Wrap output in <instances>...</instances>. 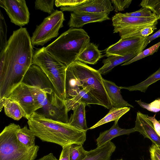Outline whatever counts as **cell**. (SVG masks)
I'll return each mask as SVG.
<instances>
[{
  "label": "cell",
  "instance_id": "38",
  "mask_svg": "<svg viewBox=\"0 0 160 160\" xmlns=\"http://www.w3.org/2000/svg\"><path fill=\"white\" fill-rule=\"evenodd\" d=\"M62 148L58 160H70V145Z\"/></svg>",
  "mask_w": 160,
  "mask_h": 160
},
{
  "label": "cell",
  "instance_id": "21",
  "mask_svg": "<svg viewBox=\"0 0 160 160\" xmlns=\"http://www.w3.org/2000/svg\"><path fill=\"white\" fill-rule=\"evenodd\" d=\"M86 105L81 102L73 108V113L71 115L68 123L79 129L86 131L89 129L87 125L85 117V108Z\"/></svg>",
  "mask_w": 160,
  "mask_h": 160
},
{
  "label": "cell",
  "instance_id": "32",
  "mask_svg": "<svg viewBox=\"0 0 160 160\" xmlns=\"http://www.w3.org/2000/svg\"><path fill=\"white\" fill-rule=\"evenodd\" d=\"M149 9L142 7L136 11L127 12L124 14L126 16L139 18H149L157 17L156 15Z\"/></svg>",
  "mask_w": 160,
  "mask_h": 160
},
{
  "label": "cell",
  "instance_id": "23",
  "mask_svg": "<svg viewBox=\"0 0 160 160\" xmlns=\"http://www.w3.org/2000/svg\"><path fill=\"white\" fill-rule=\"evenodd\" d=\"M102 51L92 43H89L79 56L77 60L81 62L95 64L102 57Z\"/></svg>",
  "mask_w": 160,
  "mask_h": 160
},
{
  "label": "cell",
  "instance_id": "19",
  "mask_svg": "<svg viewBox=\"0 0 160 160\" xmlns=\"http://www.w3.org/2000/svg\"><path fill=\"white\" fill-rule=\"evenodd\" d=\"M3 108L5 114L14 120L18 121L23 117L25 118V113L19 104L8 98L0 99V112Z\"/></svg>",
  "mask_w": 160,
  "mask_h": 160
},
{
  "label": "cell",
  "instance_id": "30",
  "mask_svg": "<svg viewBox=\"0 0 160 160\" xmlns=\"http://www.w3.org/2000/svg\"><path fill=\"white\" fill-rule=\"evenodd\" d=\"M7 26L0 10V52L4 49L7 45Z\"/></svg>",
  "mask_w": 160,
  "mask_h": 160
},
{
  "label": "cell",
  "instance_id": "6",
  "mask_svg": "<svg viewBox=\"0 0 160 160\" xmlns=\"http://www.w3.org/2000/svg\"><path fill=\"white\" fill-rule=\"evenodd\" d=\"M33 64L39 67L47 76L55 92L65 101V81L67 67L48 52L45 47L37 49L33 58Z\"/></svg>",
  "mask_w": 160,
  "mask_h": 160
},
{
  "label": "cell",
  "instance_id": "44",
  "mask_svg": "<svg viewBox=\"0 0 160 160\" xmlns=\"http://www.w3.org/2000/svg\"><path fill=\"white\" fill-rule=\"evenodd\" d=\"M149 160H151V159H149Z\"/></svg>",
  "mask_w": 160,
  "mask_h": 160
},
{
  "label": "cell",
  "instance_id": "28",
  "mask_svg": "<svg viewBox=\"0 0 160 160\" xmlns=\"http://www.w3.org/2000/svg\"><path fill=\"white\" fill-rule=\"evenodd\" d=\"M54 3V0H36L35 2V8L51 15L56 10L53 8Z\"/></svg>",
  "mask_w": 160,
  "mask_h": 160
},
{
  "label": "cell",
  "instance_id": "43",
  "mask_svg": "<svg viewBox=\"0 0 160 160\" xmlns=\"http://www.w3.org/2000/svg\"><path fill=\"white\" fill-rule=\"evenodd\" d=\"M123 160L122 158L120 159H118V160Z\"/></svg>",
  "mask_w": 160,
  "mask_h": 160
},
{
  "label": "cell",
  "instance_id": "2",
  "mask_svg": "<svg viewBox=\"0 0 160 160\" xmlns=\"http://www.w3.org/2000/svg\"><path fill=\"white\" fill-rule=\"evenodd\" d=\"M28 120L29 128L43 142L56 143L63 148L74 144L82 145L86 140V131L47 118L37 112Z\"/></svg>",
  "mask_w": 160,
  "mask_h": 160
},
{
  "label": "cell",
  "instance_id": "12",
  "mask_svg": "<svg viewBox=\"0 0 160 160\" xmlns=\"http://www.w3.org/2000/svg\"><path fill=\"white\" fill-rule=\"evenodd\" d=\"M109 0H88L85 2L74 7H61L62 11L109 14L114 9Z\"/></svg>",
  "mask_w": 160,
  "mask_h": 160
},
{
  "label": "cell",
  "instance_id": "17",
  "mask_svg": "<svg viewBox=\"0 0 160 160\" xmlns=\"http://www.w3.org/2000/svg\"><path fill=\"white\" fill-rule=\"evenodd\" d=\"M118 121H115L113 125L110 129L100 133L96 140L97 147L103 146L118 136L128 134L135 132L134 128L129 129L120 128L118 125Z\"/></svg>",
  "mask_w": 160,
  "mask_h": 160
},
{
  "label": "cell",
  "instance_id": "13",
  "mask_svg": "<svg viewBox=\"0 0 160 160\" xmlns=\"http://www.w3.org/2000/svg\"><path fill=\"white\" fill-rule=\"evenodd\" d=\"M148 117V115L139 111L137 112L134 128L135 130L140 132L145 138L150 139L154 144L160 147V137L156 132L152 123Z\"/></svg>",
  "mask_w": 160,
  "mask_h": 160
},
{
  "label": "cell",
  "instance_id": "22",
  "mask_svg": "<svg viewBox=\"0 0 160 160\" xmlns=\"http://www.w3.org/2000/svg\"><path fill=\"white\" fill-rule=\"evenodd\" d=\"M82 89L80 88L77 78L69 66L67 67L65 81V101L76 96Z\"/></svg>",
  "mask_w": 160,
  "mask_h": 160
},
{
  "label": "cell",
  "instance_id": "7",
  "mask_svg": "<svg viewBox=\"0 0 160 160\" xmlns=\"http://www.w3.org/2000/svg\"><path fill=\"white\" fill-rule=\"evenodd\" d=\"M113 33L118 32L121 38L132 37L142 29L147 27H156L157 17L144 18L116 14L112 18Z\"/></svg>",
  "mask_w": 160,
  "mask_h": 160
},
{
  "label": "cell",
  "instance_id": "39",
  "mask_svg": "<svg viewBox=\"0 0 160 160\" xmlns=\"http://www.w3.org/2000/svg\"><path fill=\"white\" fill-rule=\"evenodd\" d=\"M155 115H154L152 117L149 116V119L153 123L155 130L158 135L160 137V122L158 121L155 118Z\"/></svg>",
  "mask_w": 160,
  "mask_h": 160
},
{
  "label": "cell",
  "instance_id": "5",
  "mask_svg": "<svg viewBox=\"0 0 160 160\" xmlns=\"http://www.w3.org/2000/svg\"><path fill=\"white\" fill-rule=\"evenodd\" d=\"M69 66L78 79L82 89H88L101 106L108 109L112 107L104 87L103 78L98 70L78 60Z\"/></svg>",
  "mask_w": 160,
  "mask_h": 160
},
{
  "label": "cell",
  "instance_id": "42",
  "mask_svg": "<svg viewBox=\"0 0 160 160\" xmlns=\"http://www.w3.org/2000/svg\"><path fill=\"white\" fill-rule=\"evenodd\" d=\"M154 147L156 150L160 154V147L158 146L153 143Z\"/></svg>",
  "mask_w": 160,
  "mask_h": 160
},
{
  "label": "cell",
  "instance_id": "40",
  "mask_svg": "<svg viewBox=\"0 0 160 160\" xmlns=\"http://www.w3.org/2000/svg\"><path fill=\"white\" fill-rule=\"evenodd\" d=\"M151 160H160V154L155 149L153 143L149 149Z\"/></svg>",
  "mask_w": 160,
  "mask_h": 160
},
{
  "label": "cell",
  "instance_id": "1",
  "mask_svg": "<svg viewBox=\"0 0 160 160\" xmlns=\"http://www.w3.org/2000/svg\"><path fill=\"white\" fill-rule=\"evenodd\" d=\"M3 50L4 64L0 68V99L8 97L22 82L33 64L34 52L27 29L22 27L14 31Z\"/></svg>",
  "mask_w": 160,
  "mask_h": 160
},
{
  "label": "cell",
  "instance_id": "14",
  "mask_svg": "<svg viewBox=\"0 0 160 160\" xmlns=\"http://www.w3.org/2000/svg\"><path fill=\"white\" fill-rule=\"evenodd\" d=\"M108 14L93 13L87 12H72L68 23L70 27L80 28L86 24L102 22L110 19Z\"/></svg>",
  "mask_w": 160,
  "mask_h": 160
},
{
  "label": "cell",
  "instance_id": "33",
  "mask_svg": "<svg viewBox=\"0 0 160 160\" xmlns=\"http://www.w3.org/2000/svg\"><path fill=\"white\" fill-rule=\"evenodd\" d=\"M142 108L148 111L157 112L160 111V98L156 99L150 103H147L142 102L141 99L135 101Z\"/></svg>",
  "mask_w": 160,
  "mask_h": 160
},
{
  "label": "cell",
  "instance_id": "36",
  "mask_svg": "<svg viewBox=\"0 0 160 160\" xmlns=\"http://www.w3.org/2000/svg\"><path fill=\"white\" fill-rule=\"evenodd\" d=\"M157 29L156 27H147L143 28L135 34L132 37H142L146 38L152 33L154 31Z\"/></svg>",
  "mask_w": 160,
  "mask_h": 160
},
{
  "label": "cell",
  "instance_id": "3",
  "mask_svg": "<svg viewBox=\"0 0 160 160\" xmlns=\"http://www.w3.org/2000/svg\"><path fill=\"white\" fill-rule=\"evenodd\" d=\"M90 41V37L84 30L70 28L45 48L68 67L77 61Z\"/></svg>",
  "mask_w": 160,
  "mask_h": 160
},
{
  "label": "cell",
  "instance_id": "15",
  "mask_svg": "<svg viewBox=\"0 0 160 160\" xmlns=\"http://www.w3.org/2000/svg\"><path fill=\"white\" fill-rule=\"evenodd\" d=\"M105 90L110 100L112 107L122 108L133 106L128 103L123 98L121 94V87L117 86L115 83L104 79H103Z\"/></svg>",
  "mask_w": 160,
  "mask_h": 160
},
{
  "label": "cell",
  "instance_id": "41",
  "mask_svg": "<svg viewBox=\"0 0 160 160\" xmlns=\"http://www.w3.org/2000/svg\"><path fill=\"white\" fill-rule=\"evenodd\" d=\"M37 160H58L52 153H50Z\"/></svg>",
  "mask_w": 160,
  "mask_h": 160
},
{
  "label": "cell",
  "instance_id": "27",
  "mask_svg": "<svg viewBox=\"0 0 160 160\" xmlns=\"http://www.w3.org/2000/svg\"><path fill=\"white\" fill-rule=\"evenodd\" d=\"M69 151L70 160H83L88 153L82 145L76 144L70 145Z\"/></svg>",
  "mask_w": 160,
  "mask_h": 160
},
{
  "label": "cell",
  "instance_id": "24",
  "mask_svg": "<svg viewBox=\"0 0 160 160\" xmlns=\"http://www.w3.org/2000/svg\"><path fill=\"white\" fill-rule=\"evenodd\" d=\"M130 108L128 107L116 108L112 107L109 112L100 121L89 129L95 128L103 124L112 121H118L120 118L127 112Z\"/></svg>",
  "mask_w": 160,
  "mask_h": 160
},
{
  "label": "cell",
  "instance_id": "25",
  "mask_svg": "<svg viewBox=\"0 0 160 160\" xmlns=\"http://www.w3.org/2000/svg\"><path fill=\"white\" fill-rule=\"evenodd\" d=\"M160 80V67L155 72L149 76L145 80L135 85L129 87H121V89L130 91H139L145 92L151 84Z\"/></svg>",
  "mask_w": 160,
  "mask_h": 160
},
{
  "label": "cell",
  "instance_id": "4",
  "mask_svg": "<svg viewBox=\"0 0 160 160\" xmlns=\"http://www.w3.org/2000/svg\"><path fill=\"white\" fill-rule=\"evenodd\" d=\"M12 123L6 126L0 134V160H34L39 147H28L17 139L16 134L21 128Z\"/></svg>",
  "mask_w": 160,
  "mask_h": 160
},
{
  "label": "cell",
  "instance_id": "31",
  "mask_svg": "<svg viewBox=\"0 0 160 160\" xmlns=\"http://www.w3.org/2000/svg\"><path fill=\"white\" fill-rule=\"evenodd\" d=\"M142 7L150 9L160 20V0H142L140 4Z\"/></svg>",
  "mask_w": 160,
  "mask_h": 160
},
{
  "label": "cell",
  "instance_id": "29",
  "mask_svg": "<svg viewBox=\"0 0 160 160\" xmlns=\"http://www.w3.org/2000/svg\"><path fill=\"white\" fill-rule=\"evenodd\" d=\"M160 46V42L138 53L130 61L124 63L122 65H126L139 60L148 56L152 55L158 51Z\"/></svg>",
  "mask_w": 160,
  "mask_h": 160
},
{
  "label": "cell",
  "instance_id": "34",
  "mask_svg": "<svg viewBox=\"0 0 160 160\" xmlns=\"http://www.w3.org/2000/svg\"><path fill=\"white\" fill-rule=\"evenodd\" d=\"M88 0H55V4L57 7H74L87 2Z\"/></svg>",
  "mask_w": 160,
  "mask_h": 160
},
{
  "label": "cell",
  "instance_id": "18",
  "mask_svg": "<svg viewBox=\"0 0 160 160\" xmlns=\"http://www.w3.org/2000/svg\"><path fill=\"white\" fill-rule=\"evenodd\" d=\"M116 148L115 144L109 141L102 146L88 151L83 160H110Z\"/></svg>",
  "mask_w": 160,
  "mask_h": 160
},
{
  "label": "cell",
  "instance_id": "10",
  "mask_svg": "<svg viewBox=\"0 0 160 160\" xmlns=\"http://www.w3.org/2000/svg\"><path fill=\"white\" fill-rule=\"evenodd\" d=\"M0 6L15 25L22 27L29 22L30 13L25 0H0Z\"/></svg>",
  "mask_w": 160,
  "mask_h": 160
},
{
  "label": "cell",
  "instance_id": "11",
  "mask_svg": "<svg viewBox=\"0 0 160 160\" xmlns=\"http://www.w3.org/2000/svg\"><path fill=\"white\" fill-rule=\"evenodd\" d=\"M145 38L142 37L121 38L106 50L105 55H116L124 56L133 52L142 51V48Z\"/></svg>",
  "mask_w": 160,
  "mask_h": 160
},
{
  "label": "cell",
  "instance_id": "8",
  "mask_svg": "<svg viewBox=\"0 0 160 160\" xmlns=\"http://www.w3.org/2000/svg\"><path fill=\"white\" fill-rule=\"evenodd\" d=\"M64 20L62 12L57 10L45 18L37 26L31 37L32 46L43 45L51 39L57 37L59 30L63 26Z\"/></svg>",
  "mask_w": 160,
  "mask_h": 160
},
{
  "label": "cell",
  "instance_id": "35",
  "mask_svg": "<svg viewBox=\"0 0 160 160\" xmlns=\"http://www.w3.org/2000/svg\"><path fill=\"white\" fill-rule=\"evenodd\" d=\"M132 1V0H112L111 1V3L113 5L114 11L116 12L123 11L125 9L128 8Z\"/></svg>",
  "mask_w": 160,
  "mask_h": 160
},
{
  "label": "cell",
  "instance_id": "26",
  "mask_svg": "<svg viewBox=\"0 0 160 160\" xmlns=\"http://www.w3.org/2000/svg\"><path fill=\"white\" fill-rule=\"evenodd\" d=\"M16 135L18 140L24 145L28 147L35 145V136L27 126L20 128Z\"/></svg>",
  "mask_w": 160,
  "mask_h": 160
},
{
  "label": "cell",
  "instance_id": "20",
  "mask_svg": "<svg viewBox=\"0 0 160 160\" xmlns=\"http://www.w3.org/2000/svg\"><path fill=\"white\" fill-rule=\"evenodd\" d=\"M67 111L68 112L79 103L83 102L86 105L89 104H97L101 105L100 103L89 92V91L85 88L82 89L72 98L65 101Z\"/></svg>",
  "mask_w": 160,
  "mask_h": 160
},
{
  "label": "cell",
  "instance_id": "16",
  "mask_svg": "<svg viewBox=\"0 0 160 160\" xmlns=\"http://www.w3.org/2000/svg\"><path fill=\"white\" fill-rule=\"evenodd\" d=\"M139 52L136 51L124 56L112 55L103 60V66L98 70L101 74H105L110 72L115 67L123 62H126L135 57Z\"/></svg>",
  "mask_w": 160,
  "mask_h": 160
},
{
  "label": "cell",
  "instance_id": "9",
  "mask_svg": "<svg viewBox=\"0 0 160 160\" xmlns=\"http://www.w3.org/2000/svg\"><path fill=\"white\" fill-rule=\"evenodd\" d=\"M8 98L17 102L28 119L39 108L32 92L31 86L22 82L11 92Z\"/></svg>",
  "mask_w": 160,
  "mask_h": 160
},
{
  "label": "cell",
  "instance_id": "37",
  "mask_svg": "<svg viewBox=\"0 0 160 160\" xmlns=\"http://www.w3.org/2000/svg\"><path fill=\"white\" fill-rule=\"evenodd\" d=\"M159 37H160V29L152 35L145 38L142 47V51H143L152 41Z\"/></svg>",
  "mask_w": 160,
  "mask_h": 160
}]
</instances>
